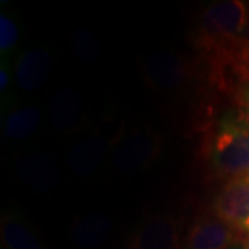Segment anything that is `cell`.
<instances>
[{"mask_svg": "<svg viewBox=\"0 0 249 249\" xmlns=\"http://www.w3.org/2000/svg\"><path fill=\"white\" fill-rule=\"evenodd\" d=\"M209 162L227 181L249 176V127L242 119H223L209 142Z\"/></svg>", "mask_w": 249, "mask_h": 249, "instance_id": "cell-1", "label": "cell"}, {"mask_svg": "<svg viewBox=\"0 0 249 249\" xmlns=\"http://www.w3.org/2000/svg\"><path fill=\"white\" fill-rule=\"evenodd\" d=\"M249 7L244 1H219L206 7L199 17V43L213 53L235 40L247 39Z\"/></svg>", "mask_w": 249, "mask_h": 249, "instance_id": "cell-2", "label": "cell"}, {"mask_svg": "<svg viewBox=\"0 0 249 249\" xmlns=\"http://www.w3.org/2000/svg\"><path fill=\"white\" fill-rule=\"evenodd\" d=\"M160 134L147 126L124 129L111 144V166L119 173H133L147 169L160 157Z\"/></svg>", "mask_w": 249, "mask_h": 249, "instance_id": "cell-3", "label": "cell"}, {"mask_svg": "<svg viewBox=\"0 0 249 249\" xmlns=\"http://www.w3.org/2000/svg\"><path fill=\"white\" fill-rule=\"evenodd\" d=\"M142 78L155 90L181 89L193 76V67L183 54L172 49H157L142 60Z\"/></svg>", "mask_w": 249, "mask_h": 249, "instance_id": "cell-4", "label": "cell"}, {"mask_svg": "<svg viewBox=\"0 0 249 249\" xmlns=\"http://www.w3.org/2000/svg\"><path fill=\"white\" fill-rule=\"evenodd\" d=\"M13 172L17 180L37 194H47L60 186L61 173L53 158L45 151H28L13 160Z\"/></svg>", "mask_w": 249, "mask_h": 249, "instance_id": "cell-5", "label": "cell"}, {"mask_svg": "<svg viewBox=\"0 0 249 249\" xmlns=\"http://www.w3.org/2000/svg\"><path fill=\"white\" fill-rule=\"evenodd\" d=\"M241 241L240 230L216 216H205L190 227L183 249H234Z\"/></svg>", "mask_w": 249, "mask_h": 249, "instance_id": "cell-6", "label": "cell"}, {"mask_svg": "<svg viewBox=\"0 0 249 249\" xmlns=\"http://www.w3.org/2000/svg\"><path fill=\"white\" fill-rule=\"evenodd\" d=\"M49 118L54 129L61 134L79 130L85 119V103L80 93L71 86H61L49 100Z\"/></svg>", "mask_w": 249, "mask_h": 249, "instance_id": "cell-7", "label": "cell"}, {"mask_svg": "<svg viewBox=\"0 0 249 249\" xmlns=\"http://www.w3.org/2000/svg\"><path fill=\"white\" fill-rule=\"evenodd\" d=\"M216 217L240 230L249 219V176L227 181L213 202Z\"/></svg>", "mask_w": 249, "mask_h": 249, "instance_id": "cell-8", "label": "cell"}, {"mask_svg": "<svg viewBox=\"0 0 249 249\" xmlns=\"http://www.w3.org/2000/svg\"><path fill=\"white\" fill-rule=\"evenodd\" d=\"M178 224L166 214L148 216L129 242V249H178Z\"/></svg>", "mask_w": 249, "mask_h": 249, "instance_id": "cell-9", "label": "cell"}, {"mask_svg": "<svg viewBox=\"0 0 249 249\" xmlns=\"http://www.w3.org/2000/svg\"><path fill=\"white\" fill-rule=\"evenodd\" d=\"M107 142L98 133H91L72 144L67 152V165L73 175L89 178L94 175L107 154Z\"/></svg>", "mask_w": 249, "mask_h": 249, "instance_id": "cell-10", "label": "cell"}, {"mask_svg": "<svg viewBox=\"0 0 249 249\" xmlns=\"http://www.w3.org/2000/svg\"><path fill=\"white\" fill-rule=\"evenodd\" d=\"M52 73V55L45 47H32L21 54L14 67L19 89L32 93L45 85Z\"/></svg>", "mask_w": 249, "mask_h": 249, "instance_id": "cell-11", "label": "cell"}, {"mask_svg": "<svg viewBox=\"0 0 249 249\" xmlns=\"http://www.w3.org/2000/svg\"><path fill=\"white\" fill-rule=\"evenodd\" d=\"M111 231V222L104 214H80L70 227V238L79 249H98L107 242Z\"/></svg>", "mask_w": 249, "mask_h": 249, "instance_id": "cell-12", "label": "cell"}, {"mask_svg": "<svg viewBox=\"0 0 249 249\" xmlns=\"http://www.w3.org/2000/svg\"><path fill=\"white\" fill-rule=\"evenodd\" d=\"M42 121L40 109L32 104L13 108L3 121V132L13 142H22L36 133Z\"/></svg>", "mask_w": 249, "mask_h": 249, "instance_id": "cell-13", "label": "cell"}, {"mask_svg": "<svg viewBox=\"0 0 249 249\" xmlns=\"http://www.w3.org/2000/svg\"><path fill=\"white\" fill-rule=\"evenodd\" d=\"M0 232L4 249H45L27 224L10 212L1 217Z\"/></svg>", "mask_w": 249, "mask_h": 249, "instance_id": "cell-14", "label": "cell"}, {"mask_svg": "<svg viewBox=\"0 0 249 249\" xmlns=\"http://www.w3.org/2000/svg\"><path fill=\"white\" fill-rule=\"evenodd\" d=\"M214 54L230 64L238 78L249 86V39L235 40Z\"/></svg>", "mask_w": 249, "mask_h": 249, "instance_id": "cell-15", "label": "cell"}, {"mask_svg": "<svg viewBox=\"0 0 249 249\" xmlns=\"http://www.w3.org/2000/svg\"><path fill=\"white\" fill-rule=\"evenodd\" d=\"M72 50L76 58L85 65H93L98 61L101 47L97 37L88 28H76L72 34Z\"/></svg>", "mask_w": 249, "mask_h": 249, "instance_id": "cell-16", "label": "cell"}, {"mask_svg": "<svg viewBox=\"0 0 249 249\" xmlns=\"http://www.w3.org/2000/svg\"><path fill=\"white\" fill-rule=\"evenodd\" d=\"M19 39V31L14 19L1 13L0 16V50L1 53L10 52L14 46L18 43Z\"/></svg>", "mask_w": 249, "mask_h": 249, "instance_id": "cell-17", "label": "cell"}, {"mask_svg": "<svg viewBox=\"0 0 249 249\" xmlns=\"http://www.w3.org/2000/svg\"><path fill=\"white\" fill-rule=\"evenodd\" d=\"M241 119L248 124L249 127V89H247L242 94V101H241Z\"/></svg>", "mask_w": 249, "mask_h": 249, "instance_id": "cell-18", "label": "cell"}, {"mask_svg": "<svg viewBox=\"0 0 249 249\" xmlns=\"http://www.w3.org/2000/svg\"><path fill=\"white\" fill-rule=\"evenodd\" d=\"M9 83H10L9 70H7L4 65H1V68H0V90H1V91H4L6 88L9 86Z\"/></svg>", "mask_w": 249, "mask_h": 249, "instance_id": "cell-19", "label": "cell"}, {"mask_svg": "<svg viewBox=\"0 0 249 249\" xmlns=\"http://www.w3.org/2000/svg\"><path fill=\"white\" fill-rule=\"evenodd\" d=\"M241 234H242V241H244V245L249 249V219L247 223L242 226L241 229Z\"/></svg>", "mask_w": 249, "mask_h": 249, "instance_id": "cell-20", "label": "cell"}, {"mask_svg": "<svg viewBox=\"0 0 249 249\" xmlns=\"http://www.w3.org/2000/svg\"><path fill=\"white\" fill-rule=\"evenodd\" d=\"M234 249H248L245 245H241V247H237V248H234Z\"/></svg>", "mask_w": 249, "mask_h": 249, "instance_id": "cell-21", "label": "cell"}]
</instances>
